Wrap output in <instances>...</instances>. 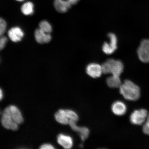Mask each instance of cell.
Returning a JSON list of instances; mask_svg holds the SVG:
<instances>
[{
    "instance_id": "cell-16",
    "label": "cell",
    "mask_w": 149,
    "mask_h": 149,
    "mask_svg": "<svg viewBox=\"0 0 149 149\" xmlns=\"http://www.w3.org/2000/svg\"><path fill=\"white\" fill-rule=\"evenodd\" d=\"M21 10L23 14L25 15H31L33 14V5L31 2H27L22 5Z\"/></svg>"
},
{
    "instance_id": "cell-22",
    "label": "cell",
    "mask_w": 149,
    "mask_h": 149,
    "mask_svg": "<svg viewBox=\"0 0 149 149\" xmlns=\"http://www.w3.org/2000/svg\"><path fill=\"white\" fill-rule=\"evenodd\" d=\"M8 41V39L6 37L1 36L0 39V49L2 50L4 48Z\"/></svg>"
},
{
    "instance_id": "cell-7",
    "label": "cell",
    "mask_w": 149,
    "mask_h": 149,
    "mask_svg": "<svg viewBox=\"0 0 149 149\" xmlns=\"http://www.w3.org/2000/svg\"><path fill=\"white\" fill-rule=\"evenodd\" d=\"M8 113L15 122L18 124H21L24 122V118L21 111L17 107L14 105H10L6 108L4 110Z\"/></svg>"
},
{
    "instance_id": "cell-11",
    "label": "cell",
    "mask_w": 149,
    "mask_h": 149,
    "mask_svg": "<svg viewBox=\"0 0 149 149\" xmlns=\"http://www.w3.org/2000/svg\"><path fill=\"white\" fill-rule=\"evenodd\" d=\"M34 36L37 42L40 44L48 43L52 38L50 33H46L40 29L35 31Z\"/></svg>"
},
{
    "instance_id": "cell-18",
    "label": "cell",
    "mask_w": 149,
    "mask_h": 149,
    "mask_svg": "<svg viewBox=\"0 0 149 149\" xmlns=\"http://www.w3.org/2000/svg\"><path fill=\"white\" fill-rule=\"evenodd\" d=\"M61 111L66 115L70 120L77 121L79 119V116L75 112L70 109H60Z\"/></svg>"
},
{
    "instance_id": "cell-8",
    "label": "cell",
    "mask_w": 149,
    "mask_h": 149,
    "mask_svg": "<svg viewBox=\"0 0 149 149\" xmlns=\"http://www.w3.org/2000/svg\"><path fill=\"white\" fill-rule=\"evenodd\" d=\"M86 73L91 77L93 78L100 77L102 72V65L96 63H91L86 67Z\"/></svg>"
},
{
    "instance_id": "cell-13",
    "label": "cell",
    "mask_w": 149,
    "mask_h": 149,
    "mask_svg": "<svg viewBox=\"0 0 149 149\" xmlns=\"http://www.w3.org/2000/svg\"><path fill=\"white\" fill-rule=\"evenodd\" d=\"M111 110L117 116H122L126 113L127 107L124 102L120 101L115 102L111 106Z\"/></svg>"
},
{
    "instance_id": "cell-23",
    "label": "cell",
    "mask_w": 149,
    "mask_h": 149,
    "mask_svg": "<svg viewBox=\"0 0 149 149\" xmlns=\"http://www.w3.org/2000/svg\"><path fill=\"white\" fill-rule=\"evenodd\" d=\"M41 149H55L52 145L49 144H45L41 145L40 147Z\"/></svg>"
},
{
    "instance_id": "cell-3",
    "label": "cell",
    "mask_w": 149,
    "mask_h": 149,
    "mask_svg": "<svg viewBox=\"0 0 149 149\" xmlns=\"http://www.w3.org/2000/svg\"><path fill=\"white\" fill-rule=\"evenodd\" d=\"M137 53L140 60L143 63H149V39L141 41Z\"/></svg>"
},
{
    "instance_id": "cell-10",
    "label": "cell",
    "mask_w": 149,
    "mask_h": 149,
    "mask_svg": "<svg viewBox=\"0 0 149 149\" xmlns=\"http://www.w3.org/2000/svg\"><path fill=\"white\" fill-rule=\"evenodd\" d=\"M8 35L9 39L14 42H20L24 36V33L21 28L14 27L9 30Z\"/></svg>"
},
{
    "instance_id": "cell-19",
    "label": "cell",
    "mask_w": 149,
    "mask_h": 149,
    "mask_svg": "<svg viewBox=\"0 0 149 149\" xmlns=\"http://www.w3.org/2000/svg\"><path fill=\"white\" fill-rule=\"evenodd\" d=\"M39 29L47 33H51L52 31V27L51 24L46 20H44L39 23Z\"/></svg>"
},
{
    "instance_id": "cell-4",
    "label": "cell",
    "mask_w": 149,
    "mask_h": 149,
    "mask_svg": "<svg viewBox=\"0 0 149 149\" xmlns=\"http://www.w3.org/2000/svg\"><path fill=\"white\" fill-rule=\"evenodd\" d=\"M148 114V111L145 109L135 110L130 115V122L135 125H141L146 122Z\"/></svg>"
},
{
    "instance_id": "cell-26",
    "label": "cell",
    "mask_w": 149,
    "mask_h": 149,
    "mask_svg": "<svg viewBox=\"0 0 149 149\" xmlns=\"http://www.w3.org/2000/svg\"><path fill=\"white\" fill-rule=\"evenodd\" d=\"M16 1H24V0H16Z\"/></svg>"
},
{
    "instance_id": "cell-20",
    "label": "cell",
    "mask_w": 149,
    "mask_h": 149,
    "mask_svg": "<svg viewBox=\"0 0 149 149\" xmlns=\"http://www.w3.org/2000/svg\"><path fill=\"white\" fill-rule=\"evenodd\" d=\"M7 28L6 22L3 18L0 19V35L1 36H3Z\"/></svg>"
},
{
    "instance_id": "cell-17",
    "label": "cell",
    "mask_w": 149,
    "mask_h": 149,
    "mask_svg": "<svg viewBox=\"0 0 149 149\" xmlns=\"http://www.w3.org/2000/svg\"><path fill=\"white\" fill-rule=\"evenodd\" d=\"M55 117L56 120L61 124L68 125L69 123V119L59 110L55 113Z\"/></svg>"
},
{
    "instance_id": "cell-27",
    "label": "cell",
    "mask_w": 149,
    "mask_h": 149,
    "mask_svg": "<svg viewBox=\"0 0 149 149\" xmlns=\"http://www.w3.org/2000/svg\"><path fill=\"white\" fill-rule=\"evenodd\" d=\"M147 118L149 119V113H148V117H147Z\"/></svg>"
},
{
    "instance_id": "cell-15",
    "label": "cell",
    "mask_w": 149,
    "mask_h": 149,
    "mask_svg": "<svg viewBox=\"0 0 149 149\" xmlns=\"http://www.w3.org/2000/svg\"><path fill=\"white\" fill-rule=\"evenodd\" d=\"M107 83L108 86L112 88H120L122 85L120 76L113 75L107 78Z\"/></svg>"
},
{
    "instance_id": "cell-9",
    "label": "cell",
    "mask_w": 149,
    "mask_h": 149,
    "mask_svg": "<svg viewBox=\"0 0 149 149\" xmlns=\"http://www.w3.org/2000/svg\"><path fill=\"white\" fill-rule=\"evenodd\" d=\"M69 124L72 130L79 133L82 141H84L88 138L89 133L88 128L84 127H81L78 126L76 125V121L72 120H70Z\"/></svg>"
},
{
    "instance_id": "cell-1",
    "label": "cell",
    "mask_w": 149,
    "mask_h": 149,
    "mask_svg": "<svg viewBox=\"0 0 149 149\" xmlns=\"http://www.w3.org/2000/svg\"><path fill=\"white\" fill-rule=\"evenodd\" d=\"M120 93L126 100L136 101L140 97L138 86L130 80H126L120 87Z\"/></svg>"
},
{
    "instance_id": "cell-12",
    "label": "cell",
    "mask_w": 149,
    "mask_h": 149,
    "mask_svg": "<svg viewBox=\"0 0 149 149\" xmlns=\"http://www.w3.org/2000/svg\"><path fill=\"white\" fill-rule=\"evenodd\" d=\"M58 143L65 149H70L73 145V140L69 136L61 134L57 137Z\"/></svg>"
},
{
    "instance_id": "cell-25",
    "label": "cell",
    "mask_w": 149,
    "mask_h": 149,
    "mask_svg": "<svg viewBox=\"0 0 149 149\" xmlns=\"http://www.w3.org/2000/svg\"><path fill=\"white\" fill-rule=\"evenodd\" d=\"M0 92H1V93H0V97H1V100L3 98V94L2 91L1 89Z\"/></svg>"
},
{
    "instance_id": "cell-14",
    "label": "cell",
    "mask_w": 149,
    "mask_h": 149,
    "mask_svg": "<svg viewBox=\"0 0 149 149\" xmlns=\"http://www.w3.org/2000/svg\"><path fill=\"white\" fill-rule=\"evenodd\" d=\"M54 6L57 12L63 13L66 12L72 5L67 0H55Z\"/></svg>"
},
{
    "instance_id": "cell-24",
    "label": "cell",
    "mask_w": 149,
    "mask_h": 149,
    "mask_svg": "<svg viewBox=\"0 0 149 149\" xmlns=\"http://www.w3.org/2000/svg\"><path fill=\"white\" fill-rule=\"evenodd\" d=\"M71 5H74L77 3L80 0H67Z\"/></svg>"
},
{
    "instance_id": "cell-5",
    "label": "cell",
    "mask_w": 149,
    "mask_h": 149,
    "mask_svg": "<svg viewBox=\"0 0 149 149\" xmlns=\"http://www.w3.org/2000/svg\"><path fill=\"white\" fill-rule=\"evenodd\" d=\"M109 42H105L102 46V50L106 54L111 55L116 51L117 48V38L114 33L108 34Z\"/></svg>"
},
{
    "instance_id": "cell-2",
    "label": "cell",
    "mask_w": 149,
    "mask_h": 149,
    "mask_svg": "<svg viewBox=\"0 0 149 149\" xmlns=\"http://www.w3.org/2000/svg\"><path fill=\"white\" fill-rule=\"evenodd\" d=\"M102 72L105 74L120 76L123 71V64L120 60L109 59L102 65Z\"/></svg>"
},
{
    "instance_id": "cell-6",
    "label": "cell",
    "mask_w": 149,
    "mask_h": 149,
    "mask_svg": "<svg viewBox=\"0 0 149 149\" xmlns=\"http://www.w3.org/2000/svg\"><path fill=\"white\" fill-rule=\"evenodd\" d=\"M1 123L3 127L6 129L13 131H16L18 129V124L15 122L9 113L4 110L2 115Z\"/></svg>"
},
{
    "instance_id": "cell-21",
    "label": "cell",
    "mask_w": 149,
    "mask_h": 149,
    "mask_svg": "<svg viewBox=\"0 0 149 149\" xmlns=\"http://www.w3.org/2000/svg\"><path fill=\"white\" fill-rule=\"evenodd\" d=\"M143 130L145 134L149 135V119L147 118L143 125Z\"/></svg>"
}]
</instances>
